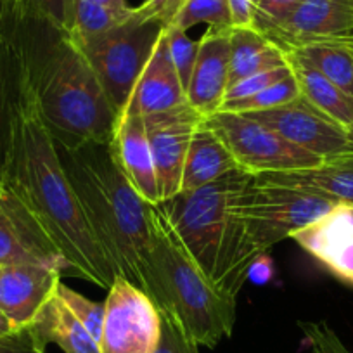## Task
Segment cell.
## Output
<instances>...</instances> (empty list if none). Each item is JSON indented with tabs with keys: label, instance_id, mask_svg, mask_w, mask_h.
Instances as JSON below:
<instances>
[{
	"label": "cell",
	"instance_id": "1",
	"mask_svg": "<svg viewBox=\"0 0 353 353\" xmlns=\"http://www.w3.org/2000/svg\"><path fill=\"white\" fill-rule=\"evenodd\" d=\"M11 39L18 59V87L0 159V184L46 246L64 261L66 272L110 290L118 276L88 227L64 173L40 111L25 47L14 35Z\"/></svg>",
	"mask_w": 353,
	"mask_h": 353
},
{
	"label": "cell",
	"instance_id": "2",
	"mask_svg": "<svg viewBox=\"0 0 353 353\" xmlns=\"http://www.w3.org/2000/svg\"><path fill=\"white\" fill-rule=\"evenodd\" d=\"M54 144L85 220L117 276L149 296L151 205L121 172L111 141L54 139Z\"/></svg>",
	"mask_w": 353,
	"mask_h": 353
},
{
	"label": "cell",
	"instance_id": "3",
	"mask_svg": "<svg viewBox=\"0 0 353 353\" xmlns=\"http://www.w3.org/2000/svg\"><path fill=\"white\" fill-rule=\"evenodd\" d=\"M23 43L40 111L54 139L111 141L118 113L80 47L50 28L6 30Z\"/></svg>",
	"mask_w": 353,
	"mask_h": 353
},
{
	"label": "cell",
	"instance_id": "4",
	"mask_svg": "<svg viewBox=\"0 0 353 353\" xmlns=\"http://www.w3.org/2000/svg\"><path fill=\"white\" fill-rule=\"evenodd\" d=\"M254 175L236 170L194 192L161 203L198 269L223 296L236 300L258 251L243 215V198Z\"/></svg>",
	"mask_w": 353,
	"mask_h": 353
},
{
	"label": "cell",
	"instance_id": "5",
	"mask_svg": "<svg viewBox=\"0 0 353 353\" xmlns=\"http://www.w3.org/2000/svg\"><path fill=\"white\" fill-rule=\"evenodd\" d=\"M149 298L196 345L215 348L232 334L236 300L198 269L161 203L149 206Z\"/></svg>",
	"mask_w": 353,
	"mask_h": 353
},
{
	"label": "cell",
	"instance_id": "6",
	"mask_svg": "<svg viewBox=\"0 0 353 353\" xmlns=\"http://www.w3.org/2000/svg\"><path fill=\"white\" fill-rule=\"evenodd\" d=\"M163 28L165 23L134 8L130 18L110 32L85 40L68 35L90 63L118 117L127 110Z\"/></svg>",
	"mask_w": 353,
	"mask_h": 353
},
{
	"label": "cell",
	"instance_id": "7",
	"mask_svg": "<svg viewBox=\"0 0 353 353\" xmlns=\"http://www.w3.org/2000/svg\"><path fill=\"white\" fill-rule=\"evenodd\" d=\"M205 123L229 149L237 168L250 175L308 170L324 163L322 158L298 148L279 132L246 114L216 111L205 118Z\"/></svg>",
	"mask_w": 353,
	"mask_h": 353
},
{
	"label": "cell",
	"instance_id": "8",
	"mask_svg": "<svg viewBox=\"0 0 353 353\" xmlns=\"http://www.w3.org/2000/svg\"><path fill=\"white\" fill-rule=\"evenodd\" d=\"M338 205V201L324 196L281 185H263L253 179L244 191L243 215L251 243L261 254L327 215Z\"/></svg>",
	"mask_w": 353,
	"mask_h": 353
},
{
	"label": "cell",
	"instance_id": "9",
	"mask_svg": "<svg viewBox=\"0 0 353 353\" xmlns=\"http://www.w3.org/2000/svg\"><path fill=\"white\" fill-rule=\"evenodd\" d=\"M161 317L151 298L118 276L108 290L101 353H152L159 338Z\"/></svg>",
	"mask_w": 353,
	"mask_h": 353
},
{
	"label": "cell",
	"instance_id": "10",
	"mask_svg": "<svg viewBox=\"0 0 353 353\" xmlns=\"http://www.w3.org/2000/svg\"><path fill=\"white\" fill-rule=\"evenodd\" d=\"M246 117L274 128L294 145L324 161L353 156V134L325 117L301 96L290 104L258 113H246Z\"/></svg>",
	"mask_w": 353,
	"mask_h": 353
},
{
	"label": "cell",
	"instance_id": "11",
	"mask_svg": "<svg viewBox=\"0 0 353 353\" xmlns=\"http://www.w3.org/2000/svg\"><path fill=\"white\" fill-rule=\"evenodd\" d=\"M144 127L154 159L161 203L181 192L182 170L194 130L205 117L184 106L144 114Z\"/></svg>",
	"mask_w": 353,
	"mask_h": 353
},
{
	"label": "cell",
	"instance_id": "12",
	"mask_svg": "<svg viewBox=\"0 0 353 353\" xmlns=\"http://www.w3.org/2000/svg\"><path fill=\"white\" fill-rule=\"evenodd\" d=\"M63 269L43 263L2 265L0 314L14 331L28 329L52 300Z\"/></svg>",
	"mask_w": 353,
	"mask_h": 353
},
{
	"label": "cell",
	"instance_id": "13",
	"mask_svg": "<svg viewBox=\"0 0 353 353\" xmlns=\"http://www.w3.org/2000/svg\"><path fill=\"white\" fill-rule=\"evenodd\" d=\"M263 35L284 50L353 39V0H303L286 21Z\"/></svg>",
	"mask_w": 353,
	"mask_h": 353
},
{
	"label": "cell",
	"instance_id": "14",
	"mask_svg": "<svg viewBox=\"0 0 353 353\" xmlns=\"http://www.w3.org/2000/svg\"><path fill=\"white\" fill-rule=\"evenodd\" d=\"M230 30L210 28L198 40V57L188 87V103L201 117L216 113L225 99L230 70Z\"/></svg>",
	"mask_w": 353,
	"mask_h": 353
},
{
	"label": "cell",
	"instance_id": "15",
	"mask_svg": "<svg viewBox=\"0 0 353 353\" xmlns=\"http://www.w3.org/2000/svg\"><path fill=\"white\" fill-rule=\"evenodd\" d=\"M291 239L332 276L353 286V222L346 203H339L327 215L293 234Z\"/></svg>",
	"mask_w": 353,
	"mask_h": 353
},
{
	"label": "cell",
	"instance_id": "16",
	"mask_svg": "<svg viewBox=\"0 0 353 353\" xmlns=\"http://www.w3.org/2000/svg\"><path fill=\"white\" fill-rule=\"evenodd\" d=\"M111 148L121 172L125 173L137 194L149 205H159L161 194H159L158 175H156L154 159H152L142 114L125 113L118 117L111 137Z\"/></svg>",
	"mask_w": 353,
	"mask_h": 353
},
{
	"label": "cell",
	"instance_id": "17",
	"mask_svg": "<svg viewBox=\"0 0 353 353\" xmlns=\"http://www.w3.org/2000/svg\"><path fill=\"white\" fill-rule=\"evenodd\" d=\"M184 104H188V96L170 57L165 25L135 85L134 96L121 114L134 113L144 117V114L173 110Z\"/></svg>",
	"mask_w": 353,
	"mask_h": 353
},
{
	"label": "cell",
	"instance_id": "18",
	"mask_svg": "<svg viewBox=\"0 0 353 353\" xmlns=\"http://www.w3.org/2000/svg\"><path fill=\"white\" fill-rule=\"evenodd\" d=\"M254 181L263 185L298 189L353 205V156L325 159L322 165L308 170L263 173L254 176Z\"/></svg>",
	"mask_w": 353,
	"mask_h": 353
},
{
	"label": "cell",
	"instance_id": "19",
	"mask_svg": "<svg viewBox=\"0 0 353 353\" xmlns=\"http://www.w3.org/2000/svg\"><path fill=\"white\" fill-rule=\"evenodd\" d=\"M11 263L56 265L63 272L66 270L64 261L46 246L21 208L4 191L0 201V265Z\"/></svg>",
	"mask_w": 353,
	"mask_h": 353
},
{
	"label": "cell",
	"instance_id": "20",
	"mask_svg": "<svg viewBox=\"0 0 353 353\" xmlns=\"http://www.w3.org/2000/svg\"><path fill=\"white\" fill-rule=\"evenodd\" d=\"M236 170L239 168L229 149L223 145V142L216 137L215 132L205 123L203 118L189 144L184 170H182L181 192L198 191Z\"/></svg>",
	"mask_w": 353,
	"mask_h": 353
},
{
	"label": "cell",
	"instance_id": "21",
	"mask_svg": "<svg viewBox=\"0 0 353 353\" xmlns=\"http://www.w3.org/2000/svg\"><path fill=\"white\" fill-rule=\"evenodd\" d=\"M28 329L33 332L37 341L46 348L49 343H54L64 353H101L99 343L71 314L57 291L52 300L46 305L39 319Z\"/></svg>",
	"mask_w": 353,
	"mask_h": 353
},
{
	"label": "cell",
	"instance_id": "22",
	"mask_svg": "<svg viewBox=\"0 0 353 353\" xmlns=\"http://www.w3.org/2000/svg\"><path fill=\"white\" fill-rule=\"evenodd\" d=\"M286 50L281 49L256 28L230 30L229 87L251 74L286 66Z\"/></svg>",
	"mask_w": 353,
	"mask_h": 353
},
{
	"label": "cell",
	"instance_id": "23",
	"mask_svg": "<svg viewBox=\"0 0 353 353\" xmlns=\"http://www.w3.org/2000/svg\"><path fill=\"white\" fill-rule=\"evenodd\" d=\"M288 64L293 70L294 78L300 87L301 97L317 108L319 111L341 125L343 128L353 134V101L343 92L341 88L336 87L329 81L324 74L319 73L315 68L301 61L294 54L288 52Z\"/></svg>",
	"mask_w": 353,
	"mask_h": 353
},
{
	"label": "cell",
	"instance_id": "24",
	"mask_svg": "<svg viewBox=\"0 0 353 353\" xmlns=\"http://www.w3.org/2000/svg\"><path fill=\"white\" fill-rule=\"evenodd\" d=\"M324 74L353 101V54L338 42H310L288 49Z\"/></svg>",
	"mask_w": 353,
	"mask_h": 353
},
{
	"label": "cell",
	"instance_id": "25",
	"mask_svg": "<svg viewBox=\"0 0 353 353\" xmlns=\"http://www.w3.org/2000/svg\"><path fill=\"white\" fill-rule=\"evenodd\" d=\"M134 12V8L113 9L108 6L97 4L94 0H78L74 11L73 26L66 35L73 40H85L90 37H97L110 30L117 28L121 23L127 21Z\"/></svg>",
	"mask_w": 353,
	"mask_h": 353
},
{
	"label": "cell",
	"instance_id": "26",
	"mask_svg": "<svg viewBox=\"0 0 353 353\" xmlns=\"http://www.w3.org/2000/svg\"><path fill=\"white\" fill-rule=\"evenodd\" d=\"M301 96L300 87H298V81L294 78L293 70L288 77H284L283 80H279L277 83L270 85L261 92L254 94V96L244 97V99H236V101H225L222 103V106L219 108V111H225V113H258V111H267L274 110V108L284 106V104H290L293 101H296Z\"/></svg>",
	"mask_w": 353,
	"mask_h": 353
},
{
	"label": "cell",
	"instance_id": "27",
	"mask_svg": "<svg viewBox=\"0 0 353 353\" xmlns=\"http://www.w3.org/2000/svg\"><path fill=\"white\" fill-rule=\"evenodd\" d=\"M18 87V59L11 35L0 26V159L8 137L9 114Z\"/></svg>",
	"mask_w": 353,
	"mask_h": 353
},
{
	"label": "cell",
	"instance_id": "28",
	"mask_svg": "<svg viewBox=\"0 0 353 353\" xmlns=\"http://www.w3.org/2000/svg\"><path fill=\"white\" fill-rule=\"evenodd\" d=\"M199 23H206L210 28L216 30L232 28L227 0H185L168 25L188 32Z\"/></svg>",
	"mask_w": 353,
	"mask_h": 353
},
{
	"label": "cell",
	"instance_id": "29",
	"mask_svg": "<svg viewBox=\"0 0 353 353\" xmlns=\"http://www.w3.org/2000/svg\"><path fill=\"white\" fill-rule=\"evenodd\" d=\"M57 294L63 300V303L70 308L71 314L83 324V327L90 332V336L99 343L104 322V303H96V301L88 300L83 294L71 290L63 283L57 286Z\"/></svg>",
	"mask_w": 353,
	"mask_h": 353
},
{
	"label": "cell",
	"instance_id": "30",
	"mask_svg": "<svg viewBox=\"0 0 353 353\" xmlns=\"http://www.w3.org/2000/svg\"><path fill=\"white\" fill-rule=\"evenodd\" d=\"M166 39L172 63L175 66L176 74L181 78L182 87L188 92L189 81H191L192 70H194L196 57H198V40H192L185 30L176 26L166 25Z\"/></svg>",
	"mask_w": 353,
	"mask_h": 353
},
{
	"label": "cell",
	"instance_id": "31",
	"mask_svg": "<svg viewBox=\"0 0 353 353\" xmlns=\"http://www.w3.org/2000/svg\"><path fill=\"white\" fill-rule=\"evenodd\" d=\"M310 353H352L327 322H300Z\"/></svg>",
	"mask_w": 353,
	"mask_h": 353
},
{
	"label": "cell",
	"instance_id": "32",
	"mask_svg": "<svg viewBox=\"0 0 353 353\" xmlns=\"http://www.w3.org/2000/svg\"><path fill=\"white\" fill-rule=\"evenodd\" d=\"M290 73H291V66L290 64H286V66L274 68V70L261 71V73L243 78V80L236 81V83H232L229 88H227L223 103H225V101H236V99H244V97L254 96V94L261 92V90H265V88L270 87V85L283 80V78L288 77Z\"/></svg>",
	"mask_w": 353,
	"mask_h": 353
},
{
	"label": "cell",
	"instance_id": "33",
	"mask_svg": "<svg viewBox=\"0 0 353 353\" xmlns=\"http://www.w3.org/2000/svg\"><path fill=\"white\" fill-rule=\"evenodd\" d=\"M303 0H258L254 8V28L261 33L277 28L286 21Z\"/></svg>",
	"mask_w": 353,
	"mask_h": 353
},
{
	"label": "cell",
	"instance_id": "34",
	"mask_svg": "<svg viewBox=\"0 0 353 353\" xmlns=\"http://www.w3.org/2000/svg\"><path fill=\"white\" fill-rule=\"evenodd\" d=\"M159 317H161L159 338L152 353H199V345L188 338L168 315L159 314Z\"/></svg>",
	"mask_w": 353,
	"mask_h": 353
},
{
	"label": "cell",
	"instance_id": "35",
	"mask_svg": "<svg viewBox=\"0 0 353 353\" xmlns=\"http://www.w3.org/2000/svg\"><path fill=\"white\" fill-rule=\"evenodd\" d=\"M0 353H46V346L37 341L30 329H21L0 336Z\"/></svg>",
	"mask_w": 353,
	"mask_h": 353
},
{
	"label": "cell",
	"instance_id": "36",
	"mask_svg": "<svg viewBox=\"0 0 353 353\" xmlns=\"http://www.w3.org/2000/svg\"><path fill=\"white\" fill-rule=\"evenodd\" d=\"M232 28H254V4L251 0H227Z\"/></svg>",
	"mask_w": 353,
	"mask_h": 353
},
{
	"label": "cell",
	"instance_id": "37",
	"mask_svg": "<svg viewBox=\"0 0 353 353\" xmlns=\"http://www.w3.org/2000/svg\"><path fill=\"white\" fill-rule=\"evenodd\" d=\"M274 276V265L272 260L269 258L267 253H261L254 258L251 263L250 270H248V281L254 284H265L269 283Z\"/></svg>",
	"mask_w": 353,
	"mask_h": 353
},
{
	"label": "cell",
	"instance_id": "38",
	"mask_svg": "<svg viewBox=\"0 0 353 353\" xmlns=\"http://www.w3.org/2000/svg\"><path fill=\"white\" fill-rule=\"evenodd\" d=\"M170 4H172V0H144V4L139 6V9L149 18L159 19L161 23L168 25Z\"/></svg>",
	"mask_w": 353,
	"mask_h": 353
},
{
	"label": "cell",
	"instance_id": "39",
	"mask_svg": "<svg viewBox=\"0 0 353 353\" xmlns=\"http://www.w3.org/2000/svg\"><path fill=\"white\" fill-rule=\"evenodd\" d=\"M78 0H66V28H64V33H68L73 26V18L74 11H77Z\"/></svg>",
	"mask_w": 353,
	"mask_h": 353
},
{
	"label": "cell",
	"instance_id": "40",
	"mask_svg": "<svg viewBox=\"0 0 353 353\" xmlns=\"http://www.w3.org/2000/svg\"><path fill=\"white\" fill-rule=\"evenodd\" d=\"M94 2L108 6V8H113V9H128L130 8V6L127 4V0H94Z\"/></svg>",
	"mask_w": 353,
	"mask_h": 353
},
{
	"label": "cell",
	"instance_id": "41",
	"mask_svg": "<svg viewBox=\"0 0 353 353\" xmlns=\"http://www.w3.org/2000/svg\"><path fill=\"white\" fill-rule=\"evenodd\" d=\"M14 329H12V325L9 324L8 319L4 317V315H0V336H4V334H9V332H12Z\"/></svg>",
	"mask_w": 353,
	"mask_h": 353
},
{
	"label": "cell",
	"instance_id": "42",
	"mask_svg": "<svg viewBox=\"0 0 353 353\" xmlns=\"http://www.w3.org/2000/svg\"><path fill=\"white\" fill-rule=\"evenodd\" d=\"M184 4H185V0H172V4H170V19H168V23L172 21V18L175 16V12L179 11V9H181Z\"/></svg>",
	"mask_w": 353,
	"mask_h": 353
},
{
	"label": "cell",
	"instance_id": "43",
	"mask_svg": "<svg viewBox=\"0 0 353 353\" xmlns=\"http://www.w3.org/2000/svg\"><path fill=\"white\" fill-rule=\"evenodd\" d=\"M338 43H343L345 47H348V49L353 50V39H346V40H339Z\"/></svg>",
	"mask_w": 353,
	"mask_h": 353
},
{
	"label": "cell",
	"instance_id": "44",
	"mask_svg": "<svg viewBox=\"0 0 353 353\" xmlns=\"http://www.w3.org/2000/svg\"><path fill=\"white\" fill-rule=\"evenodd\" d=\"M348 213H350V219L353 222V205H348Z\"/></svg>",
	"mask_w": 353,
	"mask_h": 353
},
{
	"label": "cell",
	"instance_id": "45",
	"mask_svg": "<svg viewBox=\"0 0 353 353\" xmlns=\"http://www.w3.org/2000/svg\"><path fill=\"white\" fill-rule=\"evenodd\" d=\"M2 198H4V188L0 184V201H2Z\"/></svg>",
	"mask_w": 353,
	"mask_h": 353
},
{
	"label": "cell",
	"instance_id": "46",
	"mask_svg": "<svg viewBox=\"0 0 353 353\" xmlns=\"http://www.w3.org/2000/svg\"><path fill=\"white\" fill-rule=\"evenodd\" d=\"M251 2H253V4H254V8H256V4H258V0H251Z\"/></svg>",
	"mask_w": 353,
	"mask_h": 353
},
{
	"label": "cell",
	"instance_id": "47",
	"mask_svg": "<svg viewBox=\"0 0 353 353\" xmlns=\"http://www.w3.org/2000/svg\"><path fill=\"white\" fill-rule=\"evenodd\" d=\"M341 46H343V43H341ZM346 49H348V47H346ZM348 50H350V52H352V54H353V50H352V49H348Z\"/></svg>",
	"mask_w": 353,
	"mask_h": 353
},
{
	"label": "cell",
	"instance_id": "48",
	"mask_svg": "<svg viewBox=\"0 0 353 353\" xmlns=\"http://www.w3.org/2000/svg\"><path fill=\"white\" fill-rule=\"evenodd\" d=\"M0 272H2V265H0Z\"/></svg>",
	"mask_w": 353,
	"mask_h": 353
},
{
	"label": "cell",
	"instance_id": "49",
	"mask_svg": "<svg viewBox=\"0 0 353 353\" xmlns=\"http://www.w3.org/2000/svg\"><path fill=\"white\" fill-rule=\"evenodd\" d=\"M0 315H2V314H0Z\"/></svg>",
	"mask_w": 353,
	"mask_h": 353
}]
</instances>
